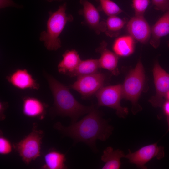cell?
<instances>
[{"label":"cell","instance_id":"7c38bea8","mask_svg":"<svg viewBox=\"0 0 169 169\" xmlns=\"http://www.w3.org/2000/svg\"><path fill=\"white\" fill-rule=\"evenodd\" d=\"M6 78L12 85L20 89L38 90L39 88V84L26 69H18Z\"/></svg>","mask_w":169,"mask_h":169},{"label":"cell","instance_id":"44dd1931","mask_svg":"<svg viewBox=\"0 0 169 169\" xmlns=\"http://www.w3.org/2000/svg\"><path fill=\"white\" fill-rule=\"evenodd\" d=\"M105 22L106 30L105 33L110 37L118 36L125 24L126 20L116 15L109 16Z\"/></svg>","mask_w":169,"mask_h":169},{"label":"cell","instance_id":"52a82bcc","mask_svg":"<svg viewBox=\"0 0 169 169\" xmlns=\"http://www.w3.org/2000/svg\"><path fill=\"white\" fill-rule=\"evenodd\" d=\"M106 78L105 74L98 72L79 76L69 88L79 93L83 99H88L95 95L104 86Z\"/></svg>","mask_w":169,"mask_h":169},{"label":"cell","instance_id":"9c48e42d","mask_svg":"<svg viewBox=\"0 0 169 169\" xmlns=\"http://www.w3.org/2000/svg\"><path fill=\"white\" fill-rule=\"evenodd\" d=\"M156 93L149 100L152 105L160 107L162 105L169 91V74L160 66L158 62L153 70Z\"/></svg>","mask_w":169,"mask_h":169},{"label":"cell","instance_id":"1f68e13d","mask_svg":"<svg viewBox=\"0 0 169 169\" xmlns=\"http://www.w3.org/2000/svg\"><path fill=\"white\" fill-rule=\"evenodd\" d=\"M168 47L169 48V40L168 42Z\"/></svg>","mask_w":169,"mask_h":169},{"label":"cell","instance_id":"8fae6325","mask_svg":"<svg viewBox=\"0 0 169 169\" xmlns=\"http://www.w3.org/2000/svg\"><path fill=\"white\" fill-rule=\"evenodd\" d=\"M80 3L83 6L79 11L83 16L87 25L99 34L106 30L105 22H100V17L98 9L88 0H80Z\"/></svg>","mask_w":169,"mask_h":169},{"label":"cell","instance_id":"f546056e","mask_svg":"<svg viewBox=\"0 0 169 169\" xmlns=\"http://www.w3.org/2000/svg\"><path fill=\"white\" fill-rule=\"evenodd\" d=\"M167 122L168 124V131H169V117H167Z\"/></svg>","mask_w":169,"mask_h":169},{"label":"cell","instance_id":"2e32d148","mask_svg":"<svg viewBox=\"0 0 169 169\" xmlns=\"http://www.w3.org/2000/svg\"><path fill=\"white\" fill-rule=\"evenodd\" d=\"M23 111L26 116L42 119L45 113L46 105L37 98L26 97L23 99Z\"/></svg>","mask_w":169,"mask_h":169},{"label":"cell","instance_id":"ac0fdd59","mask_svg":"<svg viewBox=\"0 0 169 169\" xmlns=\"http://www.w3.org/2000/svg\"><path fill=\"white\" fill-rule=\"evenodd\" d=\"M130 35L120 37L114 41L112 49L114 52L118 56L127 57L133 52L135 41Z\"/></svg>","mask_w":169,"mask_h":169},{"label":"cell","instance_id":"ba28073f","mask_svg":"<svg viewBox=\"0 0 169 169\" xmlns=\"http://www.w3.org/2000/svg\"><path fill=\"white\" fill-rule=\"evenodd\" d=\"M164 148L158 146L157 143L144 146L134 152L130 150L125 155V158L128 159L130 162L136 165L141 169H146L145 165L154 158L160 160L164 156Z\"/></svg>","mask_w":169,"mask_h":169},{"label":"cell","instance_id":"5b68a950","mask_svg":"<svg viewBox=\"0 0 169 169\" xmlns=\"http://www.w3.org/2000/svg\"><path fill=\"white\" fill-rule=\"evenodd\" d=\"M95 95L97 99L98 107L106 106L115 110L117 115L120 118H125L128 115V108L122 107L120 104L123 98L121 84L104 86Z\"/></svg>","mask_w":169,"mask_h":169},{"label":"cell","instance_id":"30bf717a","mask_svg":"<svg viewBox=\"0 0 169 169\" xmlns=\"http://www.w3.org/2000/svg\"><path fill=\"white\" fill-rule=\"evenodd\" d=\"M129 35L137 41L145 43L149 39L151 35V28L143 16L132 17L127 25Z\"/></svg>","mask_w":169,"mask_h":169},{"label":"cell","instance_id":"4dcf8cb0","mask_svg":"<svg viewBox=\"0 0 169 169\" xmlns=\"http://www.w3.org/2000/svg\"><path fill=\"white\" fill-rule=\"evenodd\" d=\"M166 99L167 100H169V91L167 93L166 96Z\"/></svg>","mask_w":169,"mask_h":169},{"label":"cell","instance_id":"484cf974","mask_svg":"<svg viewBox=\"0 0 169 169\" xmlns=\"http://www.w3.org/2000/svg\"><path fill=\"white\" fill-rule=\"evenodd\" d=\"M8 7L21 8L22 6L15 3L12 0H0V8L3 9Z\"/></svg>","mask_w":169,"mask_h":169},{"label":"cell","instance_id":"603a6c76","mask_svg":"<svg viewBox=\"0 0 169 169\" xmlns=\"http://www.w3.org/2000/svg\"><path fill=\"white\" fill-rule=\"evenodd\" d=\"M150 3V0H132V6L136 16H143Z\"/></svg>","mask_w":169,"mask_h":169},{"label":"cell","instance_id":"ffe728a7","mask_svg":"<svg viewBox=\"0 0 169 169\" xmlns=\"http://www.w3.org/2000/svg\"><path fill=\"white\" fill-rule=\"evenodd\" d=\"M99 68H100L98 59L81 60L69 77H78L94 74L98 72Z\"/></svg>","mask_w":169,"mask_h":169},{"label":"cell","instance_id":"7a4b0ae2","mask_svg":"<svg viewBox=\"0 0 169 169\" xmlns=\"http://www.w3.org/2000/svg\"><path fill=\"white\" fill-rule=\"evenodd\" d=\"M54 100V109L57 115L70 118L72 122L87 114L94 107L84 106L78 101L69 88L54 77L44 72Z\"/></svg>","mask_w":169,"mask_h":169},{"label":"cell","instance_id":"4fadbf2b","mask_svg":"<svg viewBox=\"0 0 169 169\" xmlns=\"http://www.w3.org/2000/svg\"><path fill=\"white\" fill-rule=\"evenodd\" d=\"M107 43L103 41L96 49V51L100 54L98 59L100 68L108 70L115 75L118 73L117 64L118 56L107 48Z\"/></svg>","mask_w":169,"mask_h":169},{"label":"cell","instance_id":"e0dca14e","mask_svg":"<svg viewBox=\"0 0 169 169\" xmlns=\"http://www.w3.org/2000/svg\"><path fill=\"white\" fill-rule=\"evenodd\" d=\"M125 155L121 150H114L110 147L105 149L101 156V160L105 163L103 169H118L121 166L120 159L125 158Z\"/></svg>","mask_w":169,"mask_h":169},{"label":"cell","instance_id":"4316f807","mask_svg":"<svg viewBox=\"0 0 169 169\" xmlns=\"http://www.w3.org/2000/svg\"><path fill=\"white\" fill-rule=\"evenodd\" d=\"M8 106V104L6 102H1L0 103V115L1 120H3L5 118L4 113L5 110Z\"/></svg>","mask_w":169,"mask_h":169},{"label":"cell","instance_id":"8992f818","mask_svg":"<svg viewBox=\"0 0 169 169\" xmlns=\"http://www.w3.org/2000/svg\"><path fill=\"white\" fill-rule=\"evenodd\" d=\"M43 132L34 129L23 139L13 145L23 162L29 164L40 155Z\"/></svg>","mask_w":169,"mask_h":169},{"label":"cell","instance_id":"3957f363","mask_svg":"<svg viewBox=\"0 0 169 169\" xmlns=\"http://www.w3.org/2000/svg\"><path fill=\"white\" fill-rule=\"evenodd\" d=\"M66 7L67 4L64 3L59 6L57 11L48 12L47 29L41 33L39 40L44 42L45 47L49 50L56 51L61 47L59 36L67 23L73 20L72 15L66 13Z\"/></svg>","mask_w":169,"mask_h":169},{"label":"cell","instance_id":"cb8c5ba5","mask_svg":"<svg viewBox=\"0 0 169 169\" xmlns=\"http://www.w3.org/2000/svg\"><path fill=\"white\" fill-rule=\"evenodd\" d=\"M12 147L10 141L7 138L1 136L0 137V153L7 155L11 152Z\"/></svg>","mask_w":169,"mask_h":169},{"label":"cell","instance_id":"f1b7e54d","mask_svg":"<svg viewBox=\"0 0 169 169\" xmlns=\"http://www.w3.org/2000/svg\"><path fill=\"white\" fill-rule=\"evenodd\" d=\"M45 0L48 2H52L53 1H64L65 0Z\"/></svg>","mask_w":169,"mask_h":169},{"label":"cell","instance_id":"7402d4cb","mask_svg":"<svg viewBox=\"0 0 169 169\" xmlns=\"http://www.w3.org/2000/svg\"><path fill=\"white\" fill-rule=\"evenodd\" d=\"M99 4L100 9L108 16L117 15L122 12L120 7L111 0H95Z\"/></svg>","mask_w":169,"mask_h":169},{"label":"cell","instance_id":"277c9868","mask_svg":"<svg viewBox=\"0 0 169 169\" xmlns=\"http://www.w3.org/2000/svg\"><path fill=\"white\" fill-rule=\"evenodd\" d=\"M144 81L143 67L139 60L135 67L129 73L122 85L123 98L131 102V110L134 114L141 108L138 101L143 88Z\"/></svg>","mask_w":169,"mask_h":169},{"label":"cell","instance_id":"83f0119b","mask_svg":"<svg viewBox=\"0 0 169 169\" xmlns=\"http://www.w3.org/2000/svg\"><path fill=\"white\" fill-rule=\"evenodd\" d=\"M163 109L167 117H169V100H167L162 105Z\"/></svg>","mask_w":169,"mask_h":169},{"label":"cell","instance_id":"9a60e30c","mask_svg":"<svg viewBox=\"0 0 169 169\" xmlns=\"http://www.w3.org/2000/svg\"><path fill=\"white\" fill-rule=\"evenodd\" d=\"M62 56V59L58 64V70L59 73L69 76L81 60L75 49L67 50Z\"/></svg>","mask_w":169,"mask_h":169},{"label":"cell","instance_id":"5bb4252c","mask_svg":"<svg viewBox=\"0 0 169 169\" xmlns=\"http://www.w3.org/2000/svg\"><path fill=\"white\" fill-rule=\"evenodd\" d=\"M151 31L150 43L156 48L160 45L161 38L169 34V9L152 27Z\"/></svg>","mask_w":169,"mask_h":169},{"label":"cell","instance_id":"d4e9b609","mask_svg":"<svg viewBox=\"0 0 169 169\" xmlns=\"http://www.w3.org/2000/svg\"><path fill=\"white\" fill-rule=\"evenodd\" d=\"M156 9L164 12L169 9V0H152Z\"/></svg>","mask_w":169,"mask_h":169},{"label":"cell","instance_id":"d6986e66","mask_svg":"<svg viewBox=\"0 0 169 169\" xmlns=\"http://www.w3.org/2000/svg\"><path fill=\"white\" fill-rule=\"evenodd\" d=\"M44 165L42 167L43 169H64L66 168L65 164V155L64 154L55 150H52L44 156Z\"/></svg>","mask_w":169,"mask_h":169},{"label":"cell","instance_id":"6da1fadb","mask_svg":"<svg viewBox=\"0 0 169 169\" xmlns=\"http://www.w3.org/2000/svg\"><path fill=\"white\" fill-rule=\"evenodd\" d=\"M54 128L64 135L72 138L75 142H82L94 148L97 140L104 141L111 135L112 127L102 117L101 113L94 106L80 120L72 122L68 126L59 122Z\"/></svg>","mask_w":169,"mask_h":169}]
</instances>
